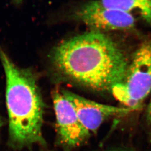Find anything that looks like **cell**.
<instances>
[{"label":"cell","mask_w":151,"mask_h":151,"mask_svg":"<svg viewBox=\"0 0 151 151\" xmlns=\"http://www.w3.org/2000/svg\"><path fill=\"white\" fill-rule=\"evenodd\" d=\"M22 0H14V3H15L16 4H19L22 2Z\"/></svg>","instance_id":"obj_10"},{"label":"cell","mask_w":151,"mask_h":151,"mask_svg":"<svg viewBox=\"0 0 151 151\" xmlns=\"http://www.w3.org/2000/svg\"><path fill=\"white\" fill-rule=\"evenodd\" d=\"M98 5L133 15L138 14L151 26V0H94Z\"/></svg>","instance_id":"obj_7"},{"label":"cell","mask_w":151,"mask_h":151,"mask_svg":"<svg viewBox=\"0 0 151 151\" xmlns=\"http://www.w3.org/2000/svg\"><path fill=\"white\" fill-rule=\"evenodd\" d=\"M111 93L126 108H140L151 92V38L136 49L123 79L111 89Z\"/></svg>","instance_id":"obj_3"},{"label":"cell","mask_w":151,"mask_h":151,"mask_svg":"<svg viewBox=\"0 0 151 151\" xmlns=\"http://www.w3.org/2000/svg\"><path fill=\"white\" fill-rule=\"evenodd\" d=\"M0 60L6 80L10 146L20 149L44 144V103L35 73L15 65L1 47Z\"/></svg>","instance_id":"obj_2"},{"label":"cell","mask_w":151,"mask_h":151,"mask_svg":"<svg viewBox=\"0 0 151 151\" xmlns=\"http://www.w3.org/2000/svg\"><path fill=\"white\" fill-rule=\"evenodd\" d=\"M53 100L60 143L67 148L80 146L90 133L81 124L72 104L60 90L54 92Z\"/></svg>","instance_id":"obj_5"},{"label":"cell","mask_w":151,"mask_h":151,"mask_svg":"<svg viewBox=\"0 0 151 151\" xmlns=\"http://www.w3.org/2000/svg\"><path fill=\"white\" fill-rule=\"evenodd\" d=\"M147 119L151 126V99L147 109Z\"/></svg>","instance_id":"obj_8"},{"label":"cell","mask_w":151,"mask_h":151,"mask_svg":"<svg viewBox=\"0 0 151 151\" xmlns=\"http://www.w3.org/2000/svg\"><path fill=\"white\" fill-rule=\"evenodd\" d=\"M52 70L97 91H111L122 81L129 61L106 34L90 30L58 44L49 54Z\"/></svg>","instance_id":"obj_1"},{"label":"cell","mask_w":151,"mask_h":151,"mask_svg":"<svg viewBox=\"0 0 151 151\" xmlns=\"http://www.w3.org/2000/svg\"><path fill=\"white\" fill-rule=\"evenodd\" d=\"M4 124V121H3V119L2 118V117L0 116V128L2 127Z\"/></svg>","instance_id":"obj_9"},{"label":"cell","mask_w":151,"mask_h":151,"mask_svg":"<svg viewBox=\"0 0 151 151\" xmlns=\"http://www.w3.org/2000/svg\"><path fill=\"white\" fill-rule=\"evenodd\" d=\"M72 16L73 20L85 24L91 30L100 32L131 30L136 25L134 15L99 5L94 0L77 8Z\"/></svg>","instance_id":"obj_4"},{"label":"cell","mask_w":151,"mask_h":151,"mask_svg":"<svg viewBox=\"0 0 151 151\" xmlns=\"http://www.w3.org/2000/svg\"><path fill=\"white\" fill-rule=\"evenodd\" d=\"M75 110L81 124L90 133L96 132L101 125L110 117L125 115L129 109L97 103L66 90H60Z\"/></svg>","instance_id":"obj_6"}]
</instances>
